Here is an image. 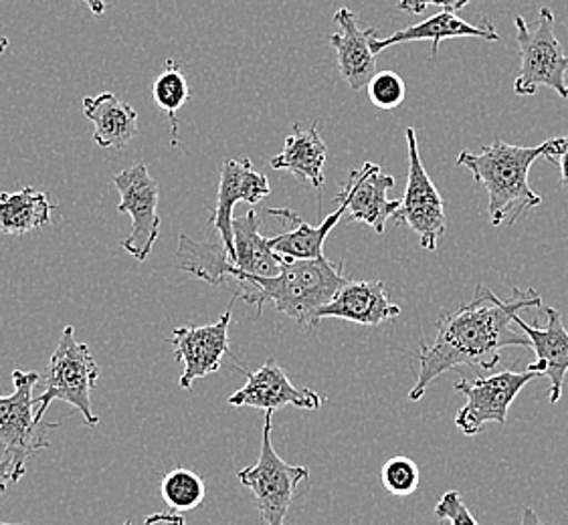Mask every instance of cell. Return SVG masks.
I'll return each instance as SVG.
<instances>
[{
	"instance_id": "cell-1",
	"label": "cell",
	"mask_w": 568,
	"mask_h": 525,
	"mask_svg": "<svg viewBox=\"0 0 568 525\" xmlns=\"http://www.w3.org/2000/svg\"><path fill=\"white\" fill-rule=\"evenodd\" d=\"M542 297L535 289L514 287L510 299H500L486 286H476L474 299L447 311L437 320V333L432 343H420L417 352L419 374L410 389V402L423 399L433 380L459 366L494 370L501 352L511 346H530L520 333L514 318L528 308H540Z\"/></svg>"
},
{
	"instance_id": "cell-2",
	"label": "cell",
	"mask_w": 568,
	"mask_h": 525,
	"mask_svg": "<svg viewBox=\"0 0 568 525\" xmlns=\"http://www.w3.org/2000/svg\"><path fill=\"white\" fill-rule=\"evenodd\" d=\"M568 136L550 137L540 146H511L501 140L476 152H459L455 164L471 172L474 181L488 193L489 223L494 227L516 225L518 218L535 210L542 203L528 183V174L536 161L557 164L567 148Z\"/></svg>"
},
{
	"instance_id": "cell-3",
	"label": "cell",
	"mask_w": 568,
	"mask_h": 525,
	"mask_svg": "<svg viewBox=\"0 0 568 525\" xmlns=\"http://www.w3.org/2000/svg\"><path fill=\"white\" fill-rule=\"evenodd\" d=\"M231 277L237 279L240 289L235 299L243 297L245 303L263 308L270 303L275 311L296 321L302 330L318 326V313L341 291L348 281L342 274V262H332L326 257L320 259H282V269L275 277H255L240 274L235 267Z\"/></svg>"
},
{
	"instance_id": "cell-4",
	"label": "cell",
	"mask_w": 568,
	"mask_h": 525,
	"mask_svg": "<svg viewBox=\"0 0 568 525\" xmlns=\"http://www.w3.org/2000/svg\"><path fill=\"white\" fill-rule=\"evenodd\" d=\"M39 380L37 372L14 370L12 394L0 397V453L12 483H19L27 473V461L49 446V431L61 426V423L37 421L33 389Z\"/></svg>"
},
{
	"instance_id": "cell-5",
	"label": "cell",
	"mask_w": 568,
	"mask_h": 525,
	"mask_svg": "<svg viewBox=\"0 0 568 525\" xmlns=\"http://www.w3.org/2000/svg\"><path fill=\"white\" fill-rule=\"evenodd\" d=\"M98 378L100 366L91 354L90 346L78 342L75 328L68 326L47 364L45 390L34 397L37 421H43L47 409L61 400L78 409L88 426H98L100 419L91 406V390L98 384Z\"/></svg>"
},
{
	"instance_id": "cell-6",
	"label": "cell",
	"mask_w": 568,
	"mask_h": 525,
	"mask_svg": "<svg viewBox=\"0 0 568 525\" xmlns=\"http://www.w3.org/2000/svg\"><path fill=\"white\" fill-rule=\"evenodd\" d=\"M516 41L520 53V73L514 81L516 95H535L540 87L557 92L568 100V58L555 34V14L540 9L535 27L514 19Z\"/></svg>"
},
{
	"instance_id": "cell-7",
	"label": "cell",
	"mask_w": 568,
	"mask_h": 525,
	"mask_svg": "<svg viewBox=\"0 0 568 525\" xmlns=\"http://www.w3.org/2000/svg\"><path fill=\"white\" fill-rule=\"evenodd\" d=\"M273 412H265L262 451L257 463L237 473L240 483L255 497L262 525H287V514L297 485L310 477V469L290 465L275 453L272 443Z\"/></svg>"
},
{
	"instance_id": "cell-8",
	"label": "cell",
	"mask_w": 568,
	"mask_h": 525,
	"mask_svg": "<svg viewBox=\"0 0 568 525\" xmlns=\"http://www.w3.org/2000/svg\"><path fill=\"white\" fill-rule=\"evenodd\" d=\"M540 374L536 372H498L489 377L467 380L462 378L455 382V390L466 397V404L455 414V426L466 434L476 436L488 423L504 426L508 421L511 402L520 394V390Z\"/></svg>"
},
{
	"instance_id": "cell-9",
	"label": "cell",
	"mask_w": 568,
	"mask_h": 525,
	"mask_svg": "<svg viewBox=\"0 0 568 525\" xmlns=\"http://www.w3.org/2000/svg\"><path fill=\"white\" fill-rule=\"evenodd\" d=\"M405 136H407V148H409L407 188L400 198V208L393 220L415 230L419 235L420 247L425 251L435 253L439 237L447 230L444 198L423 166L417 132L413 127H407Z\"/></svg>"
},
{
	"instance_id": "cell-10",
	"label": "cell",
	"mask_w": 568,
	"mask_h": 525,
	"mask_svg": "<svg viewBox=\"0 0 568 525\" xmlns=\"http://www.w3.org/2000/svg\"><path fill=\"white\" fill-rule=\"evenodd\" d=\"M112 184L120 193L118 210L132 218V233L122 243L136 261H146L160 235V186L146 164H136L115 174Z\"/></svg>"
},
{
	"instance_id": "cell-11",
	"label": "cell",
	"mask_w": 568,
	"mask_h": 525,
	"mask_svg": "<svg viewBox=\"0 0 568 525\" xmlns=\"http://www.w3.org/2000/svg\"><path fill=\"white\" fill-rule=\"evenodd\" d=\"M395 186V176H388L378 164L364 162L346 176L336 203L346 206V220L364 223L385 235L387 223L397 215L400 200H390L387 193Z\"/></svg>"
},
{
	"instance_id": "cell-12",
	"label": "cell",
	"mask_w": 568,
	"mask_h": 525,
	"mask_svg": "<svg viewBox=\"0 0 568 525\" xmlns=\"http://www.w3.org/2000/svg\"><path fill=\"white\" fill-rule=\"evenodd\" d=\"M231 308L223 311V316L215 323L206 326H191V328H176L172 333L171 342L174 358L181 362L182 377L179 387L191 390L196 380L215 374L221 368L229 350V326H231Z\"/></svg>"
},
{
	"instance_id": "cell-13",
	"label": "cell",
	"mask_w": 568,
	"mask_h": 525,
	"mask_svg": "<svg viewBox=\"0 0 568 525\" xmlns=\"http://www.w3.org/2000/svg\"><path fill=\"white\" fill-rule=\"evenodd\" d=\"M270 193H272L270 178L263 172L255 171L250 158L223 162L219 193H216V206L209 217V227H213L225 243L233 265H235V240H233L235 206L237 203L257 205L265 196H270Z\"/></svg>"
},
{
	"instance_id": "cell-14",
	"label": "cell",
	"mask_w": 568,
	"mask_h": 525,
	"mask_svg": "<svg viewBox=\"0 0 568 525\" xmlns=\"http://www.w3.org/2000/svg\"><path fill=\"white\" fill-rule=\"evenodd\" d=\"M245 377L247 382L243 389L229 397L231 406H251L265 412H275L290 404L312 412L320 411L322 406L318 392L294 387L275 358H270L257 372H245Z\"/></svg>"
},
{
	"instance_id": "cell-15",
	"label": "cell",
	"mask_w": 568,
	"mask_h": 525,
	"mask_svg": "<svg viewBox=\"0 0 568 525\" xmlns=\"http://www.w3.org/2000/svg\"><path fill=\"white\" fill-rule=\"evenodd\" d=\"M334 23L338 24V33L328 37L329 45L336 49L338 69L342 80L351 85L353 92L366 90L376 73V55L373 51L375 29H363L358 17L348 9H341L334 14Z\"/></svg>"
},
{
	"instance_id": "cell-16",
	"label": "cell",
	"mask_w": 568,
	"mask_h": 525,
	"mask_svg": "<svg viewBox=\"0 0 568 525\" xmlns=\"http://www.w3.org/2000/svg\"><path fill=\"white\" fill-rule=\"evenodd\" d=\"M546 328H535L520 318H514L516 326L524 336L530 340V348L535 350L536 362L528 366L530 372L550 380V404H557L562 397V387L568 372V331L562 318L555 308H546Z\"/></svg>"
},
{
	"instance_id": "cell-17",
	"label": "cell",
	"mask_w": 568,
	"mask_h": 525,
	"mask_svg": "<svg viewBox=\"0 0 568 525\" xmlns=\"http://www.w3.org/2000/svg\"><path fill=\"white\" fill-rule=\"evenodd\" d=\"M400 316V308L381 281H346L341 291L322 308L318 320L338 318L361 326H381Z\"/></svg>"
},
{
	"instance_id": "cell-18",
	"label": "cell",
	"mask_w": 568,
	"mask_h": 525,
	"mask_svg": "<svg viewBox=\"0 0 568 525\" xmlns=\"http://www.w3.org/2000/svg\"><path fill=\"white\" fill-rule=\"evenodd\" d=\"M267 215L282 220L287 225V230L270 237V247L275 255H280L282 259H320L324 257V243L328 239L332 229L346 217V206L338 205V208L324 218L320 225L312 227L307 225L304 218L296 215L290 208H270Z\"/></svg>"
},
{
	"instance_id": "cell-19",
	"label": "cell",
	"mask_w": 568,
	"mask_h": 525,
	"mask_svg": "<svg viewBox=\"0 0 568 525\" xmlns=\"http://www.w3.org/2000/svg\"><path fill=\"white\" fill-rule=\"evenodd\" d=\"M464 37H478V39H484V41H489V43L500 41V34L496 33L494 24L489 23L488 19H484V23L476 27V24H469L464 19H459L455 12L442 11L433 14L432 19H427L423 23L400 29V31L390 34L387 39H378L376 37L375 43H373V51L378 55L388 47L400 45V43L432 41V58H437V51H439L442 41L464 39Z\"/></svg>"
},
{
	"instance_id": "cell-20",
	"label": "cell",
	"mask_w": 568,
	"mask_h": 525,
	"mask_svg": "<svg viewBox=\"0 0 568 525\" xmlns=\"http://www.w3.org/2000/svg\"><path fill=\"white\" fill-rule=\"evenodd\" d=\"M83 115L93 124V140L100 148H124L138 134V114L132 105L105 92L83 100Z\"/></svg>"
},
{
	"instance_id": "cell-21",
	"label": "cell",
	"mask_w": 568,
	"mask_h": 525,
	"mask_svg": "<svg viewBox=\"0 0 568 525\" xmlns=\"http://www.w3.org/2000/svg\"><path fill=\"white\" fill-rule=\"evenodd\" d=\"M328 158V146L320 136L318 126H294L285 137L284 150L272 158V168L294 174L300 181H307L314 188L324 186V164Z\"/></svg>"
},
{
	"instance_id": "cell-22",
	"label": "cell",
	"mask_w": 568,
	"mask_h": 525,
	"mask_svg": "<svg viewBox=\"0 0 568 525\" xmlns=\"http://www.w3.org/2000/svg\"><path fill=\"white\" fill-rule=\"evenodd\" d=\"M235 240V269L255 277H275L282 269V257L270 247V239L262 235V218L257 210H247L243 217L233 218Z\"/></svg>"
},
{
	"instance_id": "cell-23",
	"label": "cell",
	"mask_w": 568,
	"mask_h": 525,
	"mask_svg": "<svg viewBox=\"0 0 568 525\" xmlns=\"http://www.w3.org/2000/svg\"><path fill=\"white\" fill-rule=\"evenodd\" d=\"M55 206L49 203L45 193L24 186L19 193L0 195V235L23 237L27 233L45 229L51 225V213Z\"/></svg>"
},
{
	"instance_id": "cell-24",
	"label": "cell",
	"mask_w": 568,
	"mask_h": 525,
	"mask_svg": "<svg viewBox=\"0 0 568 525\" xmlns=\"http://www.w3.org/2000/svg\"><path fill=\"white\" fill-rule=\"evenodd\" d=\"M179 271L191 274L211 286H221L225 277L233 271V261L229 257L223 239L193 240L189 235L179 237L176 249Z\"/></svg>"
},
{
	"instance_id": "cell-25",
	"label": "cell",
	"mask_w": 568,
	"mask_h": 525,
	"mask_svg": "<svg viewBox=\"0 0 568 525\" xmlns=\"http://www.w3.org/2000/svg\"><path fill=\"white\" fill-rule=\"evenodd\" d=\"M189 83L182 73L181 65L174 61H166V68L162 69L159 78L152 83V97L162 112H166L171 117L172 144H179V126H176V112H181L184 103L189 102Z\"/></svg>"
},
{
	"instance_id": "cell-26",
	"label": "cell",
	"mask_w": 568,
	"mask_h": 525,
	"mask_svg": "<svg viewBox=\"0 0 568 525\" xmlns=\"http://www.w3.org/2000/svg\"><path fill=\"white\" fill-rule=\"evenodd\" d=\"M160 493L172 512H191L205 502V481L191 469H172L160 481Z\"/></svg>"
},
{
	"instance_id": "cell-27",
	"label": "cell",
	"mask_w": 568,
	"mask_h": 525,
	"mask_svg": "<svg viewBox=\"0 0 568 525\" xmlns=\"http://www.w3.org/2000/svg\"><path fill=\"white\" fill-rule=\"evenodd\" d=\"M420 473L417 463L409 457L388 459L381 469V483L385 490L398 497H405L417 492L419 487Z\"/></svg>"
},
{
	"instance_id": "cell-28",
	"label": "cell",
	"mask_w": 568,
	"mask_h": 525,
	"mask_svg": "<svg viewBox=\"0 0 568 525\" xmlns=\"http://www.w3.org/2000/svg\"><path fill=\"white\" fill-rule=\"evenodd\" d=\"M371 102L378 110H395L407 97V85L395 71H378L366 87Z\"/></svg>"
},
{
	"instance_id": "cell-29",
	"label": "cell",
	"mask_w": 568,
	"mask_h": 525,
	"mask_svg": "<svg viewBox=\"0 0 568 525\" xmlns=\"http://www.w3.org/2000/svg\"><path fill=\"white\" fill-rule=\"evenodd\" d=\"M435 515L449 525H479L471 515L464 497L457 492H447L435 505Z\"/></svg>"
},
{
	"instance_id": "cell-30",
	"label": "cell",
	"mask_w": 568,
	"mask_h": 525,
	"mask_svg": "<svg viewBox=\"0 0 568 525\" xmlns=\"http://www.w3.org/2000/svg\"><path fill=\"white\" fill-rule=\"evenodd\" d=\"M471 0H398V11L420 14L427 7H439L442 11L457 12L466 9Z\"/></svg>"
},
{
	"instance_id": "cell-31",
	"label": "cell",
	"mask_w": 568,
	"mask_h": 525,
	"mask_svg": "<svg viewBox=\"0 0 568 525\" xmlns=\"http://www.w3.org/2000/svg\"><path fill=\"white\" fill-rule=\"evenodd\" d=\"M144 525H186V519L176 512H164V514H152L144 519Z\"/></svg>"
},
{
	"instance_id": "cell-32",
	"label": "cell",
	"mask_w": 568,
	"mask_h": 525,
	"mask_svg": "<svg viewBox=\"0 0 568 525\" xmlns=\"http://www.w3.org/2000/svg\"><path fill=\"white\" fill-rule=\"evenodd\" d=\"M558 166H560V184H562V188H568V142L567 148H565L560 161H558Z\"/></svg>"
},
{
	"instance_id": "cell-33",
	"label": "cell",
	"mask_w": 568,
	"mask_h": 525,
	"mask_svg": "<svg viewBox=\"0 0 568 525\" xmlns=\"http://www.w3.org/2000/svg\"><path fill=\"white\" fill-rule=\"evenodd\" d=\"M11 473H9V467H7V463L0 459V495L2 493H7V487L11 485Z\"/></svg>"
},
{
	"instance_id": "cell-34",
	"label": "cell",
	"mask_w": 568,
	"mask_h": 525,
	"mask_svg": "<svg viewBox=\"0 0 568 525\" xmlns=\"http://www.w3.org/2000/svg\"><path fill=\"white\" fill-rule=\"evenodd\" d=\"M88 9H90L91 14H95V17H102L105 14V0H81Z\"/></svg>"
},
{
	"instance_id": "cell-35",
	"label": "cell",
	"mask_w": 568,
	"mask_h": 525,
	"mask_svg": "<svg viewBox=\"0 0 568 525\" xmlns=\"http://www.w3.org/2000/svg\"><path fill=\"white\" fill-rule=\"evenodd\" d=\"M520 525H548L536 515L535 509L532 507H524L523 509V524Z\"/></svg>"
},
{
	"instance_id": "cell-36",
	"label": "cell",
	"mask_w": 568,
	"mask_h": 525,
	"mask_svg": "<svg viewBox=\"0 0 568 525\" xmlns=\"http://www.w3.org/2000/svg\"><path fill=\"white\" fill-rule=\"evenodd\" d=\"M7 49H9V39L0 37V58L7 53Z\"/></svg>"
},
{
	"instance_id": "cell-37",
	"label": "cell",
	"mask_w": 568,
	"mask_h": 525,
	"mask_svg": "<svg viewBox=\"0 0 568 525\" xmlns=\"http://www.w3.org/2000/svg\"><path fill=\"white\" fill-rule=\"evenodd\" d=\"M0 525H23V524H4V522H0Z\"/></svg>"
},
{
	"instance_id": "cell-38",
	"label": "cell",
	"mask_w": 568,
	"mask_h": 525,
	"mask_svg": "<svg viewBox=\"0 0 568 525\" xmlns=\"http://www.w3.org/2000/svg\"><path fill=\"white\" fill-rule=\"evenodd\" d=\"M122 525H132V522H130V519H128V522H124V524Z\"/></svg>"
},
{
	"instance_id": "cell-39",
	"label": "cell",
	"mask_w": 568,
	"mask_h": 525,
	"mask_svg": "<svg viewBox=\"0 0 568 525\" xmlns=\"http://www.w3.org/2000/svg\"><path fill=\"white\" fill-rule=\"evenodd\" d=\"M442 525H445V522H442Z\"/></svg>"
}]
</instances>
